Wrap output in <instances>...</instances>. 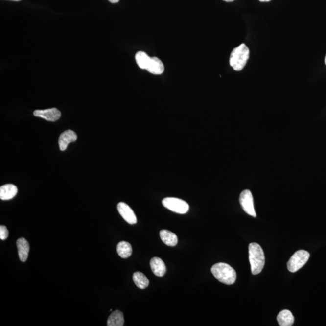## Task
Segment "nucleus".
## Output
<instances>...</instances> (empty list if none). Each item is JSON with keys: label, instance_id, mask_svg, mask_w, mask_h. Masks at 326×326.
<instances>
[{"label": "nucleus", "instance_id": "obj_16", "mask_svg": "<svg viewBox=\"0 0 326 326\" xmlns=\"http://www.w3.org/2000/svg\"><path fill=\"white\" fill-rule=\"evenodd\" d=\"M124 316L123 313L120 310H116L108 317V326H123L124 325Z\"/></svg>", "mask_w": 326, "mask_h": 326}, {"label": "nucleus", "instance_id": "obj_9", "mask_svg": "<svg viewBox=\"0 0 326 326\" xmlns=\"http://www.w3.org/2000/svg\"><path fill=\"white\" fill-rule=\"evenodd\" d=\"M77 136L73 131L67 130L61 134L59 138V146L61 151H66L68 145L77 140Z\"/></svg>", "mask_w": 326, "mask_h": 326}, {"label": "nucleus", "instance_id": "obj_15", "mask_svg": "<svg viewBox=\"0 0 326 326\" xmlns=\"http://www.w3.org/2000/svg\"><path fill=\"white\" fill-rule=\"evenodd\" d=\"M280 326H291L294 323V317L289 310H283L279 313L277 318Z\"/></svg>", "mask_w": 326, "mask_h": 326}, {"label": "nucleus", "instance_id": "obj_12", "mask_svg": "<svg viewBox=\"0 0 326 326\" xmlns=\"http://www.w3.org/2000/svg\"><path fill=\"white\" fill-rule=\"evenodd\" d=\"M18 193V188L12 184L5 185L0 187V199L1 200H9L14 198Z\"/></svg>", "mask_w": 326, "mask_h": 326}, {"label": "nucleus", "instance_id": "obj_19", "mask_svg": "<svg viewBox=\"0 0 326 326\" xmlns=\"http://www.w3.org/2000/svg\"><path fill=\"white\" fill-rule=\"evenodd\" d=\"M151 57L143 52V51H139L136 54V60L137 65L140 68L146 70L148 67L150 61H151Z\"/></svg>", "mask_w": 326, "mask_h": 326}, {"label": "nucleus", "instance_id": "obj_25", "mask_svg": "<svg viewBox=\"0 0 326 326\" xmlns=\"http://www.w3.org/2000/svg\"><path fill=\"white\" fill-rule=\"evenodd\" d=\"M325 64L326 65V54L325 56Z\"/></svg>", "mask_w": 326, "mask_h": 326}, {"label": "nucleus", "instance_id": "obj_23", "mask_svg": "<svg viewBox=\"0 0 326 326\" xmlns=\"http://www.w3.org/2000/svg\"><path fill=\"white\" fill-rule=\"evenodd\" d=\"M224 1H226V2H233V1H234V0H224Z\"/></svg>", "mask_w": 326, "mask_h": 326}, {"label": "nucleus", "instance_id": "obj_20", "mask_svg": "<svg viewBox=\"0 0 326 326\" xmlns=\"http://www.w3.org/2000/svg\"><path fill=\"white\" fill-rule=\"evenodd\" d=\"M9 235V231L7 228L4 226H0V239L2 240H6Z\"/></svg>", "mask_w": 326, "mask_h": 326}, {"label": "nucleus", "instance_id": "obj_24", "mask_svg": "<svg viewBox=\"0 0 326 326\" xmlns=\"http://www.w3.org/2000/svg\"><path fill=\"white\" fill-rule=\"evenodd\" d=\"M12 1H21V0H12Z\"/></svg>", "mask_w": 326, "mask_h": 326}, {"label": "nucleus", "instance_id": "obj_3", "mask_svg": "<svg viewBox=\"0 0 326 326\" xmlns=\"http://www.w3.org/2000/svg\"><path fill=\"white\" fill-rule=\"evenodd\" d=\"M250 57V50L245 44L233 49L230 58V64L235 71H241Z\"/></svg>", "mask_w": 326, "mask_h": 326}, {"label": "nucleus", "instance_id": "obj_4", "mask_svg": "<svg viewBox=\"0 0 326 326\" xmlns=\"http://www.w3.org/2000/svg\"><path fill=\"white\" fill-rule=\"evenodd\" d=\"M310 254L305 250H299L294 253L288 262V269L291 273H295L305 265L309 260Z\"/></svg>", "mask_w": 326, "mask_h": 326}, {"label": "nucleus", "instance_id": "obj_17", "mask_svg": "<svg viewBox=\"0 0 326 326\" xmlns=\"http://www.w3.org/2000/svg\"><path fill=\"white\" fill-rule=\"evenodd\" d=\"M117 253L121 258H127L133 253V248L128 242L121 241L118 243L117 247Z\"/></svg>", "mask_w": 326, "mask_h": 326}, {"label": "nucleus", "instance_id": "obj_8", "mask_svg": "<svg viewBox=\"0 0 326 326\" xmlns=\"http://www.w3.org/2000/svg\"><path fill=\"white\" fill-rule=\"evenodd\" d=\"M35 117L45 119L47 121H56L61 117V113L55 108L44 110H35L33 112Z\"/></svg>", "mask_w": 326, "mask_h": 326}, {"label": "nucleus", "instance_id": "obj_13", "mask_svg": "<svg viewBox=\"0 0 326 326\" xmlns=\"http://www.w3.org/2000/svg\"><path fill=\"white\" fill-rule=\"evenodd\" d=\"M146 70L153 74H162L164 71V64L160 59L157 57H153L151 58Z\"/></svg>", "mask_w": 326, "mask_h": 326}, {"label": "nucleus", "instance_id": "obj_21", "mask_svg": "<svg viewBox=\"0 0 326 326\" xmlns=\"http://www.w3.org/2000/svg\"><path fill=\"white\" fill-rule=\"evenodd\" d=\"M111 3H117L120 0H108Z\"/></svg>", "mask_w": 326, "mask_h": 326}, {"label": "nucleus", "instance_id": "obj_6", "mask_svg": "<svg viewBox=\"0 0 326 326\" xmlns=\"http://www.w3.org/2000/svg\"><path fill=\"white\" fill-rule=\"evenodd\" d=\"M239 202L246 213L254 217L257 216L254 206L253 196L250 190H245L240 193Z\"/></svg>", "mask_w": 326, "mask_h": 326}, {"label": "nucleus", "instance_id": "obj_10", "mask_svg": "<svg viewBox=\"0 0 326 326\" xmlns=\"http://www.w3.org/2000/svg\"><path fill=\"white\" fill-rule=\"evenodd\" d=\"M18 255L21 261L25 262L27 260L30 245L26 239L24 237L20 238L17 241Z\"/></svg>", "mask_w": 326, "mask_h": 326}, {"label": "nucleus", "instance_id": "obj_7", "mask_svg": "<svg viewBox=\"0 0 326 326\" xmlns=\"http://www.w3.org/2000/svg\"><path fill=\"white\" fill-rule=\"evenodd\" d=\"M118 213L129 224H136L137 222V217L134 211L128 204L125 203H119L117 205Z\"/></svg>", "mask_w": 326, "mask_h": 326}, {"label": "nucleus", "instance_id": "obj_1", "mask_svg": "<svg viewBox=\"0 0 326 326\" xmlns=\"http://www.w3.org/2000/svg\"><path fill=\"white\" fill-rule=\"evenodd\" d=\"M249 260L253 275L260 274L265 265V257L262 248L257 243H251L249 245Z\"/></svg>", "mask_w": 326, "mask_h": 326}, {"label": "nucleus", "instance_id": "obj_14", "mask_svg": "<svg viewBox=\"0 0 326 326\" xmlns=\"http://www.w3.org/2000/svg\"><path fill=\"white\" fill-rule=\"evenodd\" d=\"M160 236L162 241L169 247H175L178 244L177 235L169 230H161L160 232Z\"/></svg>", "mask_w": 326, "mask_h": 326}, {"label": "nucleus", "instance_id": "obj_11", "mask_svg": "<svg viewBox=\"0 0 326 326\" xmlns=\"http://www.w3.org/2000/svg\"><path fill=\"white\" fill-rule=\"evenodd\" d=\"M150 266L151 270L155 276L163 277L166 272V267L161 258L157 257L152 258L150 261Z\"/></svg>", "mask_w": 326, "mask_h": 326}, {"label": "nucleus", "instance_id": "obj_2", "mask_svg": "<svg viewBox=\"0 0 326 326\" xmlns=\"http://www.w3.org/2000/svg\"><path fill=\"white\" fill-rule=\"evenodd\" d=\"M211 271L217 280L227 285H232L236 280V273L227 263H216L212 266Z\"/></svg>", "mask_w": 326, "mask_h": 326}, {"label": "nucleus", "instance_id": "obj_22", "mask_svg": "<svg viewBox=\"0 0 326 326\" xmlns=\"http://www.w3.org/2000/svg\"><path fill=\"white\" fill-rule=\"evenodd\" d=\"M260 2H269L271 0H259Z\"/></svg>", "mask_w": 326, "mask_h": 326}, {"label": "nucleus", "instance_id": "obj_18", "mask_svg": "<svg viewBox=\"0 0 326 326\" xmlns=\"http://www.w3.org/2000/svg\"><path fill=\"white\" fill-rule=\"evenodd\" d=\"M133 278L134 283L139 289H146L149 286V281L148 279L141 272H136L133 274Z\"/></svg>", "mask_w": 326, "mask_h": 326}, {"label": "nucleus", "instance_id": "obj_5", "mask_svg": "<svg viewBox=\"0 0 326 326\" xmlns=\"http://www.w3.org/2000/svg\"><path fill=\"white\" fill-rule=\"evenodd\" d=\"M164 208L178 214H186L189 210L187 202L176 198H165L162 201Z\"/></svg>", "mask_w": 326, "mask_h": 326}]
</instances>
